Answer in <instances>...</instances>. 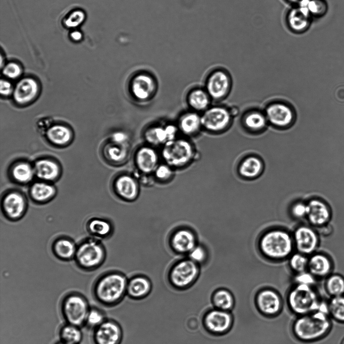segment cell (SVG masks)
Listing matches in <instances>:
<instances>
[{
  "instance_id": "obj_1",
  "label": "cell",
  "mask_w": 344,
  "mask_h": 344,
  "mask_svg": "<svg viewBox=\"0 0 344 344\" xmlns=\"http://www.w3.org/2000/svg\"><path fill=\"white\" fill-rule=\"evenodd\" d=\"M124 275L117 272H108L100 275L92 286V296L100 305L113 306L122 298L127 290Z\"/></svg>"
},
{
  "instance_id": "obj_2",
  "label": "cell",
  "mask_w": 344,
  "mask_h": 344,
  "mask_svg": "<svg viewBox=\"0 0 344 344\" xmlns=\"http://www.w3.org/2000/svg\"><path fill=\"white\" fill-rule=\"evenodd\" d=\"M331 326L328 312L319 310L298 319L295 324L294 330L300 338L314 340L327 335Z\"/></svg>"
},
{
  "instance_id": "obj_3",
  "label": "cell",
  "mask_w": 344,
  "mask_h": 344,
  "mask_svg": "<svg viewBox=\"0 0 344 344\" xmlns=\"http://www.w3.org/2000/svg\"><path fill=\"white\" fill-rule=\"evenodd\" d=\"M106 258L105 247L99 239L85 238L78 245L74 258L78 268L85 271H94L103 263Z\"/></svg>"
},
{
  "instance_id": "obj_4",
  "label": "cell",
  "mask_w": 344,
  "mask_h": 344,
  "mask_svg": "<svg viewBox=\"0 0 344 344\" xmlns=\"http://www.w3.org/2000/svg\"><path fill=\"white\" fill-rule=\"evenodd\" d=\"M90 308L85 296L76 292L65 295L60 304V313L65 322L80 327L85 326Z\"/></svg>"
},
{
  "instance_id": "obj_5",
  "label": "cell",
  "mask_w": 344,
  "mask_h": 344,
  "mask_svg": "<svg viewBox=\"0 0 344 344\" xmlns=\"http://www.w3.org/2000/svg\"><path fill=\"white\" fill-rule=\"evenodd\" d=\"M262 252L274 259H281L288 256L292 250V241L285 231L273 230L263 236L260 243Z\"/></svg>"
},
{
  "instance_id": "obj_6",
  "label": "cell",
  "mask_w": 344,
  "mask_h": 344,
  "mask_svg": "<svg viewBox=\"0 0 344 344\" xmlns=\"http://www.w3.org/2000/svg\"><path fill=\"white\" fill-rule=\"evenodd\" d=\"M1 208L4 216L8 220L19 221L25 215L28 210L27 198L19 189H8L2 195Z\"/></svg>"
},
{
  "instance_id": "obj_7",
  "label": "cell",
  "mask_w": 344,
  "mask_h": 344,
  "mask_svg": "<svg viewBox=\"0 0 344 344\" xmlns=\"http://www.w3.org/2000/svg\"><path fill=\"white\" fill-rule=\"evenodd\" d=\"M194 153L193 147L189 141L175 139L164 144L161 154L167 164L171 167H180L189 163Z\"/></svg>"
},
{
  "instance_id": "obj_8",
  "label": "cell",
  "mask_w": 344,
  "mask_h": 344,
  "mask_svg": "<svg viewBox=\"0 0 344 344\" xmlns=\"http://www.w3.org/2000/svg\"><path fill=\"white\" fill-rule=\"evenodd\" d=\"M291 308L300 314H308L319 310L322 303L309 284L300 283L289 297Z\"/></svg>"
},
{
  "instance_id": "obj_9",
  "label": "cell",
  "mask_w": 344,
  "mask_h": 344,
  "mask_svg": "<svg viewBox=\"0 0 344 344\" xmlns=\"http://www.w3.org/2000/svg\"><path fill=\"white\" fill-rule=\"evenodd\" d=\"M199 273L197 264L189 258L175 263L169 272V279L175 287L188 286L197 278Z\"/></svg>"
},
{
  "instance_id": "obj_10",
  "label": "cell",
  "mask_w": 344,
  "mask_h": 344,
  "mask_svg": "<svg viewBox=\"0 0 344 344\" xmlns=\"http://www.w3.org/2000/svg\"><path fill=\"white\" fill-rule=\"evenodd\" d=\"M122 331L119 324L113 320L106 319L92 330L93 344H119Z\"/></svg>"
},
{
  "instance_id": "obj_11",
  "label": "cell",
  "mask_w": 344,
  "mask_h": 344,
  "mask_svg": "<svg viewBox=\"0 0 344 344\" xmlns=\"http://www.w3.org/2000/svg\"><path fill=\"white\" fill-rule=\"evenodd\" d=\"M231 117L229 110L225 108L211 107L207 109L201 117V125L210 131H220L229 125Z\"/></svg>"
},
{
  "instance_id": "obj_12",
  "label": "cell",
  "mask_w": 344,
  "mask_h": 344,
  "mask_svg": "<svg viewBox=\"0 0 344 344\" xmlns=\"http://www.w3.org/2000/svg\"><path fill=\"white\" fill-rule=\"evenodd\" d=\"M130 88L135 98L138 100L145 101L153 95L156 89V82L150 74L140 72L132 78Z\"/></svg>"
},
{
  "instance_id": "obj_13",
  "label": "cell",
  "mask_w": 344,
  "mask_h": 344,
  "mask_svg": "<svg viewBox=\"0 0 344 344\" xmlns=\"http://www.w3.org/2000/svg\"><path fill=\"white\" fill-rule=\"evenodd\" d=\"M230 84V78L224 70L218 69L209 75L206 82V89L209 96L213 99H219L227 93Z\"/></svg>"
},
{
  "instance_id": "obj_14",
  "label": "cell",
  "mask_w": 344,
  "mask_h": 344,
  "mask_svg": "<svg viewBox=\"0 0 344 344\" xmlns=\"http://www.w3.org/2000/svg\"><path fill=\"white\" fill-rule=\"evenodd\" d=\"M311 18L312 17L305 7L301 6H295L287 13L286 24L292 32L296 34L302 33L310 27Z\"/></svg>"
},
{
  "instance_id": "obj_15",
  "label": "cell",
  "mask_w": 344,
  "mask_h": 344,
  "mask_svg": "<svg viewBox=\"0 0 344 344\" xmlns=\"http://www.w3.org/2000/svg\"><path fill=\"white\" fill-rule=\"evenodd\" d=\"M114 193L120 198L127 201L136 199L139 193V187L135 179L128 174L117 176L112 183Z\"/></svg>"
},
{
  "instance_id": "obj_16",
  "label": "cell",
  "mask_w": 344,
  "mask_h": 344,
  "mask_svg": "<svg viewBox=\"0 0 344 344\" xmlns=\"http://www.w3.org/2000/svg\"><path fill=\"white\" fill-rule=\"evenodd\" d=\"M57 193V189L53 183L41 180L32 183L28 189L30 199L38 205L50 202L56 196Z\"/></svg>"
},
{
  "instance_id": "obj_17",
  "label": "cell",
  "mask_w": 344,
  "mask_h": 344,
  "mask_svg": "<svg viewBox=\"0 0 344 344\" xmlns=\"http://www.w3.org/2000/svg\"><path fill=\"white\" fill-rule=\"evenodd\" d=\"M170 244L174 251L180 254H188L197 245L196 237L193 232L188 228H179L173 233Z\"/></svg>"
},
{
  "instance_id": "obj_18",
  "label": "cell",
  "mask_w": 344,
  "mask_h": 344,
  "mask_svg": "<svg viewBox=\"0 0 344 344\" xmlns=\"http://www.w3.org/2000/svg\"><path fill=\"white\" fill-rule=\"evenodd\" d=\"M294 239L298 250L303 254L313 253L318 243V237L315 231L306 226H301L296 230Z\"/></svg>"
},
{
  "instance_id": "obj_19",
  "label": "cell",
  "mask_w": 344,
  "mask_h": 344,
  "mask_svg": "<svg viewBox=\"0 0 344 344\" xmlns=\"http://www.w3.org/2000/svg\"><path fill=\"white\" fill-rule=\"evenodd\" d=\"M177 132V128L173 125L166 126H153L147 129L144 133L146 141L152 145L165 144L166 142L174 140Z\"/></svg>"
},
{
  "instance_id": "obj_20",
  "label": "cell",
  "mask_w": 344,
  "mask_h": 344,
  "mask_svg": "<svg viewBox=\"0 0 344 344\" xmlns=\"http://www.w3.org/2000/svg\"><path fill=\"white\" fill-rule=\"evenodd\" d=\"M158 155L156 150L150 146H143L139 149L135 156L137 168L142 173H154L158 164Z\"/></svg>"
},
{
  "instance_id": "obj_21",
  "label": "cell",
  "mask_w": 344,
  "mask_h": 344,
  "mask_svg": "<svg viewBox=\"0 0 344 344\" xmlns=\"http://www.w3.org/2000/svg\"><path fill=\"white\" fill-rule=\"evenodd\" d=\"M266 114L269 121L276 126H286L293 119L291 109L281 103H275L268 106L266 109Z\"/></svg>"
},
{
  "instance_id": "obj_22",
  "label": "cell",
  "mask_w": 344,
  "mask_h": 344,
  "mask_svg": "<svg viewBox=\"0 0 344 344\" xmlns=\"http://www.w3.org/2000/svg\"><path fill=\"white\" fill-rule=\"evenodd\" d=\"M77 245L71 238L60 236L55 239L51 245V250L56 258L63 261L74 259Z\"/></svg>"
},
{
  "instance_id": "obj_23",
  "label": "cell",
  "mask_w": 344,
  "mask_h": 344,
  "mask_svg": "<svg viewBox=\"0 0 344 344\" xmlns=\"http://www.w3.org/2000/svg\"><path fill=\"white\" fill-rule=\"evenodd\" d=\"M38 90V86L35 80L30 78L22 79L13 91L14 99L18 103H27L35 97Z\"/></svg>"
},
{
  "instance_id": "obj_24",
  "label": "cell",
  "mask_w": 344,
  "mask_h": 344,
  "mask_svg": "<svg viewBox=\"0 0 344 344\" xmlns=\"http://www.w3.org/2000/svg\"><path fill=\"white\" fill-rule=\"evenodd\" d=\"M306 216L309 221L313 225L322 226L329 220L330 213L328 206L323 201L312 199L307 204Z\"/></svg>"
},
{
  "instance_id": "obj_25",
  "label": "cell",
  "mask_w": 344,
  "mask_h": 344,
  "mask_svg": "<svg viewBox=\"0 0 344 344\" xmlns=\"http://www.w3.org/2000/svg\"><path fill=\"white\" fill-rule=\"evenodd\" d=\"M204 322L205 327L210 331L220 333L229 328L231 318L230 315L224 310H214L207 314Z\"/></svg>"
},
{
  "instance_id": "obj_26",
  "label": "cell",
  "mask_w": 344,
  "mask_h": 344,
  "mask_svg": "<svg viewBox=\"0 0 344 344\" xmlns=\"http://www.w3.org/2000/svg\"><path fill=\"white\" fill-rule=\"evenodd\" d=\"M35 177L39 180L53 183L60 175L59 166L55 162L48 159H41L33 166Z\"/></svg>"
},
{
  "instance_id": "obj_27",
  "label": "cell",
  "mask_w": 344,
  "mask_h": 344,
  "mask_svg": "<svg viewBox=\"0 0 344 344\" xmlns=\"http://www.w3.org/2000/svg\"><path fill=\"white\" fill-rule=\"evenodd\" d=\"M86 229L91 237L100 240L108 238L112 233L113 226L106 219L93 217L87 221Z\"/></svg>"
},
{
  "instance_id": "obj_28",
  "label": "cell",
  "mask_w": 344,
  "mask_h": 344,
  "mask_svg": "<svg viewBox=\"0 0 344 344\" xmlns=\"http://www.w3.org/2000/svg\"><path fill=\"white\" fill-rule=\"evenodd\" d=\"M35 176L34 167L27 162H19L10 171V178L16 184L24 186L31 184Z\"/></svg>"
},
{
  "instance_id": "obj_29",
  "label": "cell",
  "mask_w": 344,
  "mask_h": 344,
  "mask_svg": "<svg viewBox=\"0 0 344 344\" xmlns=\"http://www.w3.org/2000/svg\"><path fill=\"white\" fill-rule=\"evenodd\" d=\"M257 301L260 310L267 314H273L278 312L280 308L279 297L270 290L261 292L257 296Z\"/></svg>"
},
{
  "instance_id": "obj_30",
  "label": "cell",
  "mask_w": 344,
  "mask_h": 344,
  "mask_svg": "<svg viewBox=\"0 0 344 344\" xmlns=\"http://www.w3.org/2000/svg\"><path fill=\"white\" fill-rule=\"evenodd\" d=\"M307 267L313 275L321 277L328 275L332 269L330 260L320 254L313 255L308 260Z\"/></svg>"
},
{
  "instance_id": "obj_31",
  "label": "cell",
  "mask_w": 344,
  "mask_h": 344,
  "mask_svg": "<svg viewBox=\"0 0 344 344\" xmlns=\"http://www.w3.org/2000/svg\"><path fill=\"white\" fill-rule=\"evenodd\" d=\"M151 288V283L147 278L136 276L129 280L127 291L130 297L134 299H140L148 295Z\"/></svg>"
},
{
  "instance_id": "obj_32",
  "label": "cell",
  "mask_w": 344,
  "mask_h": 344,
  "mask_svg": "<svg viewBox=\"0 0 344 344\" xmlns=\"http://www.w3.org/2000/svg\"><path fill=\"white\" fill-rule=\"evenodd\" d=\"M59 341L68 344H80L83 338L81 327L65 323L58 331Z\"/></svg>"
},
{
  "instance_id": "obj_33",
  "label": "cell",
  "mask_w": 344,
  "mask_h": 344,
  "mask_svg": "<svg viewBox=\"0 0 344 344\" xmlns=\"http://www.w3.org/2000/svg\"><path fill=\"white\" fill-rule=\"evenodd\" d=\"M201 127V117L196 112H187L179 119V128L186 135H191L197 133Z\"/></svg>"
},
{
  "instance_id": "obj_34",
  "label": "cell",
  "mask_w": 344,
  "mask_h": 344,
  "mask_svg": "<svg viewBox=\"0 0 344 344\" xmlns=\"http://www.w3.org/2000/svg\"><path fill=\"white\" fill-rule=\"evenodd\" d=\"M128 146V144L111 141V142L105 147L106 157L111 162L120 163L124 161L127 157Z\"/></svg>"
},
{
  "instance_id": "obj_35",
  "label": "cell",
  "mask_w": 344,
  "mask_h": 344,
  "mask_svg": "<svg viewBox=\"0 0 344 344\" xmlns=\"http://www.w3.org/2000/svg\"><path fill=\"white\" fill-rule=\"evenodd\" d=\"M262 166L259 158L255 156H249L242 162L239 171L243 177L251 179L257 177L261 173Z\"/></svg>"
},
{
  "instance_id": "obj_36",
  "label": "cell",
  "mask_w": 344,
  "mask_h": 344,
  "mask_svg": "<svg viewBox=\"0 0 344 344\" xmlns=\"http://www.w3.org/2000/svg\"><path fill=\"white\" fill-rule=\"evenodd\" d=\"M210 96L208 92L201 89L192 90L188 94L187 101L189 106L197 111L206 109L210 103Z\"/></svg>"
},
{
  "instance_id": "obj_37",
  "label": "cell",
  "mask_w": 344,
  "mask_h": 344,
  "mask_svg": "<svg viewBox=\"0 0 344 344\" xmlns=\"http://www.w3.org/2000/svg\"><path fill=\"white\" fill-rule=\"evenodd\" d=\"M46 135L49 141L58 145L67 143L71 138L70 130L65 126L59 125L50 127Z\"/></svg>"
},
{
  "instance_id": "obj_38",
  "label": "cell",
  "mask_w": 344,
  "mask_h": 344,
  "mask_svg": "<svg viewBox=\"0 0 344 344\" xmlns=\"http://www.w3.org/2000/svg\"><path fill=\"white\" fill-rule=\"evenodd\" d=\"M327 305L329 316L340 323H344V295L332 297Z\"/></svg>"
},
{
  "instance_id": "obj_39",
  "label": "cell",
  "mask_w": 344,
  "mask_h": 344,
  "mask_svg": "<svg viewBox=\"0 0 344 344\" xmlns=\"http://www.w3.org/2000/svg\"><path fill=\"white\" fill-rule=\"evenodd\" d=\"M327 293L332 297L344 295V278L339 274H332L325 282Z\"/></svg>"
},
{
  "instance_id": "obj_40",
  "label": "cell",
  "mask_w": 344,
  "mask_h": 344,
  "mask_svg": "<svg viewBox=\"0 0 344 344\" xmlns=\"http://www.w3.org/2000/svg\"><path fill=\"white\" fill-rule=\"evenodd\" d=\"M298 6L305 7L312 17L322 16L327 10V5L324 0H305Z\"/></svg>"
},
{
  "instance_id": "obj_41",
  "label": "cell",
  "mask_w": 344,
  "mask_h": 344,
  "mask_svg": "<svg viewBox=\"0 0 344 344\" xmlns=\"http://www.w3.org/2000/svg\"><path fill=\"white\" fill-rule=\"evenodd\" d=\"M214 305L220 310H226L232 308L233 299L227 291L221 290L216 292L213 296Z\"/></svg>"
},
{
  "instance_id": "obj_42",
  "label": "cell",
  "mask_w": 344,
  "mask_h": 344,
  "mask_svg": "<svg viewBox=\"0 0 344 344\" xmlns=\"http://www.w3.org/2000/svg\"><path fill=\"white\" fill-rule=\"evenodd\" d=\"M106 319L103 311L96 307H91L86 317L85 326L93 330Z\"/></svg>"
},
{
  "instance_id": "obj_43",
  "label": "cell",
  "mask_w": 344,
  "mask_h": 344,
  "mask_svg": "<svg viewBox=\"0 0 344 344\" xmlns=\"http://www.w3.org/2000/svg\"><path fill=\"white\" fill-rule=\"evenodd\" d=\"M266 118L260 112L252 111L247 114L244 124L247 128L252 130H261L266 125Z\"/></svg>"
},
{
  "instance_id": "obj_44",
  "label": "cell",
  "mask_w": 344,
  "mask_h": 344,
  "mask_svg": "<svg viewBox=\"0 0 344 344\" xmlns=\"http://www.w3.org/2000/svg\"><path fill=\"white\" fill-rule=\"evenodd\" d=\"M308 260L302 254H294L290 259V265L296 271L303 272L308 266Z\"/></svg>"
},
{
  "instance_id": "obj_45",
  "label": "cell",
  "mask_w": 344,
  "mask_h": 344,
  "mask_svg": "<svg viewBox=\"0 0 344 344\" xmlns=\"http://www.w3.org/2000/svg\"><path fill=\"white\" fill-rule=\"evenodd\" d=\"M154 173L156 178L161 182L169 181L173 174L171 167L167 164L158 165Z\"/></svg>"
},
{
  "instance_id": "obj_46",
  "label": "cell",
  "mask_w": 344,
  "mask_h": 344,
  "mask_svg": "<svg viewBox=\"0 0 344 344\" xmlns=\"http://www.w3.org/2000/svg\"><path fill=\"white\" fill-rule=\"evenodd\" d=\"M85 18V14L82 11H75L66 19L65 24L68 27H76L84 21Z\"/></svg>"
},
{
  "instance_id": "obj_47",
  "label": "cell",
  "mask_w": 344,
  "mask_h": 344,
  "mask_svg": "<svg viewBox=\"0 0 344 344\" xmlns=\"http://www.w3.org/2000/svg\"><path fill=\"white\" fill-rule=\"evenodd\" d=\"M188 254L189 258L197 264L203 262L207 255L204 249L199 245H196Z\"/></svg>"
},
{
  "instance_id": "obj_48",
  "label": "cell",
  "mask_w": 344,
  "mask_h": 344,
  "mask_svg": "<svg viewBox=\"0 0 344 344\" xmlns=\"http://www.w3.org/2000/svg\"><path fill=\"white\" fill-rule=\"evenodd\" d=\"M3 73L9 78L15 79L21 75V69L18 64L15 63H10L5 66Z\"/></svg>"
},
{
  "instance_id": "obj_49",
  "label": "cell",
  "mask_w": 344,
  "mask_h": 344,
  "mask_svg": "<svg viewBox=\"0 0 344 344\" xmlns=\"http://www.w3.org/2000/svg\"><path fill=\"white\" fill-rule=\"evenodd\" d=\"M307 204L302 203H297L292 207V213L297 217H303L307 215Z\"/></svg>"
},
{
  "instance_id": "obj_50",
  "label": "cell",
  "mask_w": 344,
  "mask_h": 344,
  "mask_svg": "<svg viewBox=\"0 0 344 344\" xmlns=\"http://www.w3.org/2000/svg\"><path fill=\"white\" fill-rule=\"evenodd\" d=\"M111 141L120 143L128 144V137L124 132H117L112 135Z\"/></svg>"
},
{
  "instance_id": "obj_51",
  "label": "cell",
  "mask_w": 344,
  "mask_h": 344,
  "mask_svg": "<svg viewBox=\"0 0 344 344\" xmlns=\"http://www.w3.org/2000/svg\"><path fill=\"white\" fill-rule=\"evenodd\" d=\"M13 88L11 83L4 80H1V93L4 96H8L13 92Z\"/></svg>"
},
{
  "instance_id": "obj_52",
  "label": "cell",
  "mask_w": 344,
  "mask_h": 344,
  "mask_svg": "<svg viewBox=\"0 0 344 344\" xmlns=\"http://www.w3.org/2000/svg\"><path fill=\"white\" fill-rule=\"evenodd\" d=\"M313 275L311 273L301 272L297 277L300 283L309 284L314 281Z\"/></svg>"
},
{
  "instance_id": "obj_53",
  "label": "cell",
  "mask_w": 344,
  "mask_h": 344,
  "mask_svg": "<svg viewBox=\"0 0 344 344\" xmlns=\"http://www.w3.org/2000/svg\"><path fill=\"white\" fill-rule=\"evenodd\" d=\"M71 37L75 41H79L82 39V34L81 32L78 31H75L71 33Z\"/></svg>"
},
{
  "instance_id": "obj_54",
  "label": "cell",
  "mask_w": 344,
  "mask_h": 344,
  "mask_svg": "<svg viewBox=\"0 0 344 344\" xmlns=\"http://www.w3.org/2000/svg\"><path fill=\"white\" fill-rule=\"evenodd\" d=\"M229 111L232 117L236 116L239 113L238 108L235 106L231 107Z\"/></svg>"
},
{
  "instance_id": "obj_55",
  "label": "cell",
  "mask_w": 344,
  "mask_h": 344,
  "mask_svg": "<svg viewBox=\"0 0 344 344\" xmlns=\"http://www.w3.org/2000/svg\"><path fill=\"white\" fill-rule=\"evenodd\" d=\"M288 3L294 5L295 6H298L301 4L305 0H286Z\"/></svg>"
},
{
  "instance_id": "obj_56",
  "label": "cell",
  "mask_w": 344,
  "mask_h": 344,
  "mask_svg": "<svg viewBox=\"0 0 344 344\" xmlns=\"http://www.w3.org/2000/svg\"><path fill=\"white\" fill-rule=\"evenodd\" d=\"M55 344H68V343H66L63 342L62 341H59L57 342L56 343H55Z\"/></svg>"
},
{
  "instance_id": "obj_57",
  "label": "cell",
  "mask_w": 344,
  "mask_h": 344,
  "mask_svg": "<svg viewBox=\"0 0 344 344\" xmlns=\"http://www.w3.org/2000/svg\"><path fill=\"white\" fill-rule=\"evenodd\" d=\"M341 344H344V339H343V340H342V342L341 343Z\"/></svg>"
}]
</instances>
